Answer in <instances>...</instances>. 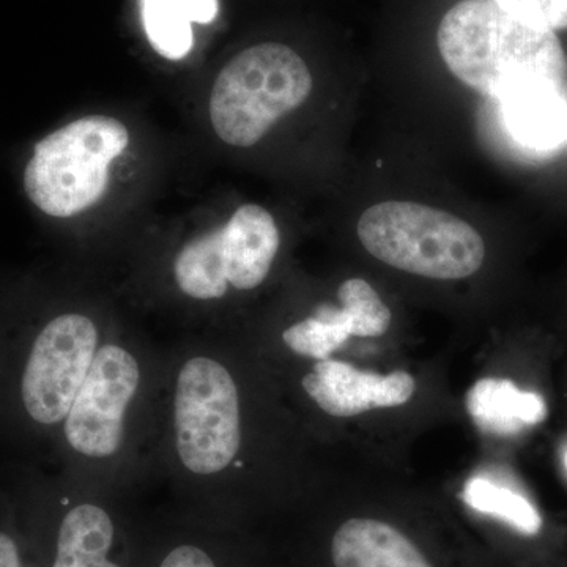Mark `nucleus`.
I'll return each mask as SVG.
<instances>
[{
  "mask_svg": "<svg viewBox=\"0 0 567 567\" xmlns=\"http://www.w3.org/2000/svg\"><path fill=\"white\" fill-rule=\"evenodd\" d=\"M303 388L328 415L349 417L406 404L415 393V379L404 371L388 375L364 372L328 358L317 361L305 375Z\"/></svg>",
  "mask_w": 567,
  "mask_h": 567,
  "instance_id": "obj_10",
  "label": "nucleus"
},
{
  "mask_svg": "<svg viewBox=\"0 0 567 567\" xmlns=\"http://www.w3.org/2000/svg\"><path fill=\"white\" fill-rule=\"evenodd\" d=\"M174 413L178 456L189 472L207 476L229 466L240 450V401L223 364L197 357L183 365Z\"/></svg>",
  "mask_w": 567,
  "mask_h": 567,
  "instance_id": "obj_5",
  "label": "nucleus"
},
{
  "mask_svg": "<svg viewBox=\"0 0 567 567\" xmlns=\"http://www.w3.org/2000/svg\"><path fill=\"white\" fill-rule=\"evenodd\" d=\"M358 238L375 259L406 274L456 281L483 267V237L453 213L409 200H386L361 215Z\"/></svg>",
  "mask_w": 567,
  "mask_h": 567,
  "instance_id": "obj_2",
  "label": "nucleus"
},
{
  "mask_svg": "<svg viewBox=\"0 0 567 567\" xmlns=\"http://www.w3.org/2000/svg\"><path fill=\"white\" fill-rule=\"evenodd\" d=\"M511 17L558 32L567 29V0H491Z\"/></svg>",
  "mask_w": 567,
  "mask_h": 567,
  "instance_id": "obj_18",
  "label": "nucleus"
},
{
  "mask_svg": "<svg viewBox=\"0 0 567 567\" xmlns=\"http://www.w3.org/2000/svg\"><path fill=\"white\" fill-rule=\"evenodd\" d=\"M216 13L218 0H142L148 40L156 52L171 61L192 51V22L208 24Z\"/></svg>",
  "mask_w": 567,
  "mask_h": 567,
  "instance_id": "obj_15",
  "label": "nucleus"
},
{
  "mask_svg": "<svg viewBox=\"0 0 567 567\" xmlns=\"http://www.w3.org/2000/svg\"><path fill=\"white\" fill-rule=\"evenodd\" d=\"M341 306L322 305L315 316L284 331L286 346L301 357L328 360L349 341L357 338H379L391 324V311L380 295L364 279H347L338 290Z\"/></svg>",
  "mask_w": 567,
  "mask_h": 567,
  "instance_id": "obj_9",
  "label": "nucleus"
},
{
  "mask_svg": "<svg viewBox=\"0 0 567 567\" xmlns=\"http://www.w3.org/2000/svg\"><path fill=\"white\" fill-rule=\"evenodd\" d=\"M511 140L525 151L554 153L567 145L565 85L537 82L507 93L498 102Z\"/></svg>",
  "mask_w": 567,
  "mask_h": 567,
  "instance_id": "obj_11",
  "label": "nucleus"
},
{
  "mask_svg": "<svg viewBox=\"0 0 567 567\" xmlns=\"http://www.w3.org/2000/svg\"><path fill=\"white\" fill-rule=\"evenodd\" d=\"M128 130L104 115H89L41 140L24 173V189L41 212L70 218L102 199L110 166L126 147Z\"/></svg>",
  "mask_w": 567,
  "mask_h": 567,
  "instance_id": "obj_4",
  "label": "nucleus"
},
{
  "mask_svg": "<svg viewBox=\"0 0 567 567\" xmlns=\"http://www.w3.org/2000/svg\"><path fill=\"white\" fill-rule=\"evenodd\" d=\"M140 364L128 350L103 346L63 421V434L76 453L110 457L123 439V417L140 386Z\"/></svg>",
  "mask_w": 567,
  "mask_h": 567,
  "instance_id": "obj_7",
  "label": "nucleus"
},
{
  "mask_svg": "<svg viewBox=\"0 0 567 567\" xmlns=\"http://www.w3.org/2000/svg\"><path fill=\"white\" fill-rule=\"evenodd\" d=\"M148 567H226L219 561L218 551L204 540L177 539L159 551L155 565Z\"/></svg>",
  "mask_w": 567,
  "mask_h": 567,
  "instance_id": "obj_19",
  "label": "nucleus"
},
{
  "mask_svg": "<svg viewBox=\"0 0 567 567\" xmlns=\"http://www.w3.org/2000/svg\"><path fill=\"white\" fill-rule=\"evenodd\" d=\"M311 91V71L292 48L281 43L248 48L227 63L213 85V130L226 144L252 147Z\"/></svg>",
  "mask_w": 567,
  "mask_h": 567,
  "instance_id": "obj_3",
  "label": "nucleus"
},
{
  "mask_svg": "<svg viewBox=\"0 0 567 567\" xmlns=\"http://www.w3.org/2000/svg\"><path fill=\"white\" fill-rule=\"evenodd\" d=\"M99 331L89 317L63 315L41 328L22 365L20 399L33 423L65 421L95 360Z\"/></svg>",
  "mask_w": 567,
  "mask_h": 567,
  "instance_id": "obj_6",
  "label": "nucleus"
},
{
  "mask_svg": "<svg viewBox=\"0 0 567 567\" xmlns=\"http://www.w3.org/2000/svg\"><path fill=\"white\" fill-rule=\"evenodd\" d=\"M21 532L33 567H128L114 516L95 503L70 506Z\"/></svg>",
  "mask_w": 567,
  "mask_h": 567,
  "instance_id": "obj_8",
  "label": "nucleus"
},
{
  "mask_svg": "<svg viewBox=\"0 0 567 567\" xmlns=\"http://www.w3.org/2000/svg\"><path fill=\"white\" fill-rule=\"evenodd\" d=\"M334 567H432L399 529L374 518H350L331 540Z\"/></svg>",
  "mask_w": 567,
  "mask_h": 567,
  "instance_id": "obj_13",
  "label": "nucleus"
},
{
  "mask_svg": "<svg viewBox=\"0 0 567 567\" xmlns=\"http://www.w3.org/2000/svg\"><path fill=\"white\" fill-rule=\"evenodd\" d=\"M466 410L481 431L514 435L547 416L544 399L518 390L509 380L483 379L466 395Z\"/></svg>",
  "mask_w": 567,
  "mask_h": 567,
  "instance_id": "obj_14",
  "label": "nucleus"
},
{
  "mask_svg": "<svg viewBox=\"0 0 567 567\" xmlns=\"http://www.w3.org/2000/svg\"><path fill=\"white\" fill-rule=\"evenodd\" d=\"M227 281L238 290L260 286L270 274L279 249L274 216L259 205H244L221 227Z\"/></svg>",
  "mask_w": 567,
  "mask_h": 567,
  "instance_id": "obj_12",
  "label": "nucleus"
},
{
  "mask_svg": "<svg viewBox=\"0 0 567 567\" xmlns=\"http://www.w3.org/2000/svg\"><path fill=\"white\" fill-rule=\"evenodd\" d=\"M566 466H567V453H566Z\"/></svg>",
  "mask_w": 567,
  "mask_h": 567,
  "instance_id": "obj_21",
  "label": "nucleus"
},
{
  "mask_svg": "<svg viewBox=\"0 0 567 567\" xmlns=\"http://www.w3.org/2000/svg\"><path fill=\"white\" fill-rule=\"evenodd\" d=\"M175 281L182 292L196 300L221 298L229 289L223 256L221 229L189 241L175 260Z\"/></svg>",
  "mask_w": 567,
  "mask_h": 567,
  "instance_id": "obj_16",
  "label": "nucleus"
},
{
  "mask_svg": "<svg viewBox=\"0 0 567 567\" xmlns=\"http://www.w3.org/2000/svg\"><path fill=\"white\" fill-rule=\"evenodd\" d=\"M0 567H33L21 528L0 516Z\"/></svg>",
  "mask_w": 567,
  "mask_h": 567,
  "instance_id": "obj_20",
  "label": "nucleus"
},
{
  "mask_svg": "<svg viewBox=\"0 0 567 567\" xmlns=\"http://www.w3.org/2000/svg\"><path fill=\"white\" fill-rule=\"evenodd\" d=\"M436 43L451 73L496 103L524 85L566 82L557 32L517 20L491 0L456 3L440 21Z\"/></svg>",
  "mask_w": 567,
  "mask_h": 567,
  "instance_id": "obj_1",
  "label": "nucleus"
},
{
  "mask_svg": "<svg viewBox=\"0 0 567 567\" xmlns=\"http://www.w3.org/2000/svg\"><path fill=\"white\" fill-rule=\"evenodd\" d=\"M464 499L477 513L503 518L525 535H537L543 528V517L524 495L484 477H473L466 483Z\"/></svg>",
  "mask_w": 567,
  "mask_h": 567,
  "instance_id": "obj_17",
  "label": "nucleus"
}]
</instances>
